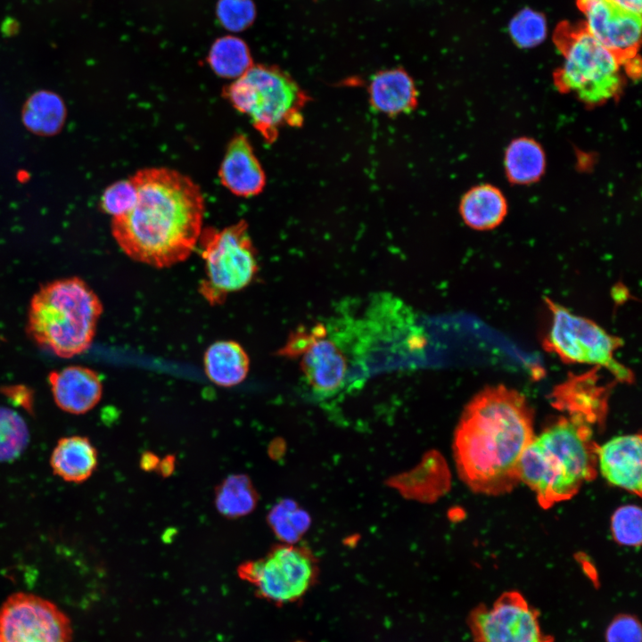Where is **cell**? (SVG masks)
<instances>
[{"instance_id":"7a4b0ae2","label":"cell","mask_w":642,"mask_h":642,"mask_svg":"<svg viewBox=\"0 0 642 642\" xmlns=\"http://www.w3.org/2000/svg\"><path fill=\"white\" fill-rule=\"evenodd\" d=\"M534 437L526 398L504 385L487 386L465 407L453 450L457 473L473 492L498 496L520 482L521 457Z\"/></svg>"},{"instance_id":"ac0fdd59","label":"cell","mask_w":642,"mask_h":642,"mask_svg":"<svg viewBox=\"0 0 642 642\" xmlns=\"http://www.w3.org/2000/svg\"><path fill=\"white\" fill-rule=\"evenodd\" d=\"M371 106L378 112L395 116L407 113L417 104V90L410 75L401 68L381 70L368 86Z\"/></svg>"},{"instance_id":"30bf717a","label":"cell","mask_w":642,"mask_h":642,"mask_svg":"<svg viewBox=\"0 0 642 642\" xmlns=\"http://www.w3.org/2000/svg\"><path fill=\"white\" fill-rule=\"evenodd\" d=\"M317 566L310 553L290 544L273 547L264 557L242 564L238 575L258 595L276 603L301 597L314 582Z\"/></svg>"},{"instance_id":"8fae6325","label":"cell","mask_w":642,"mask_h":642,"mask_svg":"<svg viewBox=\"0 0 642 642\" xmlns=\"http://www.w3.org/2000/svg\"><path fill=\"white\" fill-rule=\"evenodd\" d=\"M0 642H72V627L53 602L17 592L0 606Z\"/></svg>"},{"instance_id":"484cf974","label":"cell","mask_w":642,"mask_h":642,"mask_svg":"<svg viewBox=\"0 0 642 642\" xmlns=\"http://www.w3.org/2000/svg\"><path fill=\"white\" fill-rule=\"evenodd\" d=\"M29 440V432L23 418L12 409L0 407V462L19 457Z\"/></svg>"},{"instance_id":"4dcf8cb0","label":"cell","mask_w":642,"mask_h":642,"mask_svg":"<svg viewBox=\"0 0 642 642\" xmlns=\"http://www.w3.org/2000/svg\"><path fill=\"white\" fill-rule=\"evenodd\" d=\"M136 199V187L130 178L120 180L105 189L101 198V207L114 218L128 211Z\"/></svg>"},{"instance_id":"7c38bea8","label":"cell","mask_w":642,"mask_h":642,"mask_svg":"<svg viewBox=\"0 0 642 642\" xmlns=\"http://www.w3.org/2000/svg\"><path fill=\"white\" fill-rule=\"evenodd\" d=\"M538 616L520 593L508 591L491 606L474 608L468 622L473 642H553L542 632Z\"/></svg>"},{"instance_id":"9c48e42d","label":"cell","mask_w":642,"mask_h":642,"mask_svg":"<svg viewBox=\"0 0 642 642\" xmlns=\"http://www.w3.org/2000/svg\"><path fill=\"white\" fill-rule=\"evenodd\" d=\"M546 302L552 313V324L542 343L547 351L556 354L564 363L605 368L618 382L631 383L634 381L633 373L614 358L623 344L621 338L550 299H546Z\"/></svg>"},{"instance_id":"4316f807","label":"cell","mask_w":642,"mask_h":642,"mask_svg":"<svg viewBox=\"0 0 642 642\" xmlns=\"http://www.w3.org/2000/svg\"><path fill=\"white\" fill-rule=\"evenodd\" d=\"M268 522L276 536L290 544L307 530L309 519L292 501L284 500L269 512Z\"/></svg>"},{"instance_id":"9a60e30c","label":"cell","mask_w":642,"mask_h":642,"mask_svg":"<svg viewBox=\"0 0 642 642\" xmlns=\"http://www.w3.org/2000/svg\"><path fill=\"white\" fill-rule=\"evenodd\" d=\"M641 435L625 434L597 447V464L603 477L612 485L641 495Z\"/></svg>"},{"instance_id":"83f0119b","label":"cell","mask_w":642,"mask_h":642,"mask_svg":"<svg viewBox=\"0 0 642 642\" xmlns=\"http://www.w3.org/2000/svg\"><path fill=\"white\" fill-rule=\"evenodd\" d=\"M509 32L518 46L533 47L546 37V20L541 13L525 8L513 18L509 24Z\"/></svg>"},{"instance_id":"ba28073f","label":"cell","mask_w":642,"mask_h":642,"mask_svg":"<svg viewBox=\"0 0 642 642\" xmlns=\"http://www.w3.org/2000/svg\"><path fill=\"white\" fill-rule=\"evenodd\" d=\"M198 243L205 264L200 293L210 304H222L228 294L246 287L257 275L256 249L244 220L221 230L202 229Z\"/></svg>"},{"instance_id":"6da1fadb","label":"cell","mask_w":642,"mask_h":642,"mask_svg":"<svg viewBox=\"0 0 642 642\" xmlns=\"http://www.w3.org/2000/svg\"><path fill=\"white\" fill-rule=\"evenodd\" d=\"M133 207L114 217L113 237L131 259L155 268L184 261L202 232L204 199L198 185L168 168H147L130 177Z\"/></svg>"},{"instance_id":"f546056e","label":"cell","mask_w":642,"mask_h":642,"mask_svg":"<svg viewBox=\"0 0 642 642\" xmlns=\"http://www.w3.org/2000/svg\"><path fill=\"white\" fill-rule=\"evenodd\" d=\"M216 14L223 28L240 32L251 26L257 12L252 0H218Z\"/></svg>"},{"instance_id":"e0dca14e","label":"cell","mask_w":642,"mask_h":642,"mask_svg":"<svg viewBox=\"0 0 642 642\" xmlns=\"http://www.w3.org/2000/svg\"><path fill=\"white\" fill-rule=\"evenodd\" d=\"M48 380L56 405L67 413L85 414L101 399V379L88 367L70 366L52 372Z\"/></svg>"},{"instance_id":"52a82bcc","label":"cell","mask_w":642,"mask_h":642,"mask_svg":"<svg viewBox=\"0 0 642 642\" xmlns=\"http://www.w3.org/2000/svg\"><path fill=\"white\" fill-rule=\"evenodd\" d=\"M553 36L564 57L554 77L559 89L588 104L602 103L621 92V62L589 33L585 22L562 21Z\"/></svg>"},{"instance_id":"d4e9b609","label":"cell","mask_w":642,"mask_h":642,"mask_svg":"<svg viewBox=\"0 0 642 642\" xmlns=\"http://www.w3.org/2000/svg\"><path fill=\"white\" fill-rule=\"evenodd\" d=\"M257 501V492L251 480L243 474L227 477L216 490V507L226 517L236 518L250 514Z\"/></svg>"},{"instance_id":"d6986e66","label":"cell","mask_w":642,"mask_h":642,"mask_svg":"<svg viewBox=\"0 0 642 642\" xmlns=\"http://www.w3.org/2000/svg\"><path fill=\"white\" fill-rule=\"evenodd\" d=\"M97 463L96 449L88 438L79 435L60 439L50 459L54 473L74 483L88 479L95 470Z\"/></svg>"},{"instance_id":"5bb4252c","label":"cell","mask_w":642,"mask_h":642,"mask_svg":"<svg viewBox=\"0 0 642 642\" xmlns=\"http://www.w3.org/2000/svg\"><path fill=\"white\" fill-rule=\"evenodd\" d=\"M600 367L580 374H570L551 393L556 407L565 410L588 423L605 416L612 384L602 382Z\"/></svg>"},{"instance_id":"5b68a950","label":"cell","mask_w":642,"mask_h":642,"mask_svg":"<svg viewBox=\"0 0 642 642\" xmlns=\"http://www.w3.org/2000/svg\"><path fill=\"white\" fill-rule=\"evenodd\" d=\"M102 311L99 298L82 279H58L32 297L27 328L39 346L70 358L90 347Z\"/></svg>"},{"instance_id":"3957f363","label":"cell","mask_w":642,"mask_h":642,"mask_svg":"<svg viewBox=\"0 0 642 642\" xmlns=\"http://www.w3.org/2000/svg\"><path fill=\"white\" fill-rule=\"evenodd\" d=\"M362 314H342L294 332L291 355L300 360L317 399H330L354 387V369H366L374 353L410 321L401 324L410 318L407 308L384 297L372 300Z\"/></svg>"},{"instance_id":"7402d4cb","label":"cell","mask_w":642,"mask_h":642,"mask_svg":"<svg viewBox=\"0 0 642 642\" xmlns=\"http://www.w3.org/2000/svg\"><path fill=\"white\" fill-rule=\"evenodd\" d=\"M545 166L544 151L533 139L520 137L506 148V173L513 183L527 185L537 181L544 173Z\"/></svg>"},{"instance_id":"8992f818","label":"cell","mask_w":642,"mask_h":642,"mask_svg":"<svg viewBox=\"0 0 642 642\" xmlns=\"http://www.w3.org/2000/svg\"><path fill=\"white\" fill-rule=\"evenodd\" d=\"M223 96L246 115L264 140L271 144L284 127H299L308 96L296 81L275 65L253 64L223 88Z\"/></svg>"},{"instance_id":"ffe728a7","label":"cell","mask_w":642,"mask_h":642,"mask_svg":"<svg viewBox=\"0 0 642 642\" xmlns=\"http://www.w3.org/2000/svg\"><path fill=\"white\" fill-rule=\"evenodd\" d=\"M204 369L208 378L222 387L241 383L249 372L250 360L243 348L233 341L212 343L204 354Z\"/></svg>"},{"instance_id":"603a6c76","label":"cell","mask_w":642,"mask_h":642,"mask_svg":"<svg viewBox=\"0 0 642 642\" xmlns=\"http://www.w3.org/2000/svg\"><path fill=\"white\" fill-rule=\"evenodd\" d=\"M65 115L62 98L49 91L33 94L22 110L24 125L33 133L41 136L56 134L64 123Z\"/></svg>"},{"instance_id":"44dd1931","label":"cell","mask_w":642,"mask_h":642,"mask_svg":"<svg viewBox=\"0 0 642 642\" xmlns=\"http://www.w3.org/2000/svg\"><path fill=\"white\" fill-rule=\"evenodd\" d=\"M507 205L497 187L481 185L473 187L460 202V214L470 227L487 230L498 226L506 214Z\"/></svg>"},{"instance_id":"d6a6232c","label":"cell","mask_w":642,"mask_h":642,"mask_svg":"<svg viewBox=\"0 0 642 642\" xmlns=\"http://www.w3.org/2000/svg\"><path fill=\"white\" fill-rule=\"evenodd\" d=\"M624 9L641 14L642 0H612Z\"/></svg>"},{"instance_id":"1f68e13d","label":"cell","mask_w":642,"mask_h":642,"mask_svg":"<svg viewBox=\"0 0 642 642\" xmlns=\"http://www.w3.org/2000/svg\"><path fill=\"white\" fill-rule=\"evenodd\" d=\"M606 642H642V630L638 620L630 614L616 616L608 625Z\"/></svg>"},{"instance_id":"4fadbf2b","label":"cell","mask_w":642,"mask_h":642,"mask_svg":"<svg viewBox=\"0 0 642 642\" xmlns=\"http://www.w3.org/2000/svg\"><path fill=\"white\" fill-rule=\"evenodd\" d=\"M577 6L589 33L617 57L627 74L638 75L641 14L612 0H577Z\"/></svg>"},{"instance_id":"2e32d148","label":"cell","mask_w":642,"mask_h":642,"mask_svg":"<svg viewBox=\"0 0 642 642\" xmlns=\"http://www.w3.org/2000/svg\"><path fill=\"white\" fill-rule=\"evenodd\" d=\"M221 184L241 197H251L262 192L266 177L247 136L232 138L218 170Z\"/></svg>"},{"instance_id":"cb8c5ba5","label":"cell","mask_w":642,"mask_h":642,"mask_svg":"<svg viewBox=\"0 0 642 642\" xmlns=\"http://www.w3.org/2000/svg\"><path fill=\"white\" fill-rule=\"evenodd\" d=\"M207 62L218 76L230 79L240 78L254 64L245 41L235 36L216 39L210 49Z\"/></svg>"},{"instance_id":"f1b7e54d","label":"cell","mask_w":642,"mask_h":642,"mask_svg":"<svg viewBox=\"0 0 642 642\" xmlns=\"http://www.w3.org/2000/svg\"><path fill=\"white\" fill-rule=\"evenodd\" d=\"M641 514L640 508L635 505L621 506L613 513L611 529L616 542L623 546L639 547Z\"/></svg>"},{"instance_id":"277c9868","label":"cell","mask_w":642,"mask_h":642,"mask_svg":"<svg viewBox=\"0 0 642 642\" xmlns=\"http://www.w3.org/2000/svg\"><path fill=\"white\" fill-rule=\"evenodd\" d=\"M588 424L577 416L560 417L524 449L519 480L535 492L541 507L572 498L596 477L598 446Z\"/></svg>"}]
</instances>
